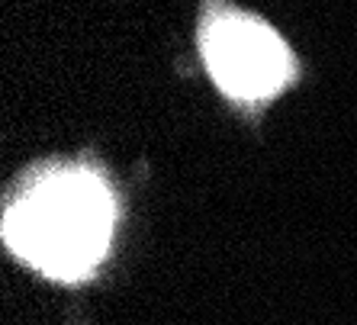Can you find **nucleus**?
<instances>
[{"instance_id":"f257e3e1","label":"nucleus","mask_w":357,"mask_h":325,"mask_svg":"<svg viewBox=\"0 0 357 325\" xmlns=\"http://www.w3.org/2000/svg\"><path fill=\"white\" fill-rule=\"evenodd\" d=\"M116 200L100 171L87 165L45 167L17 193L3 216V239L26 264L77 280L107 255Z\"/></svg>"},{"instance_id":"f03ea898","label":"nucleus","mask_w":357,"mask_h":325,"mask_svg":"<svg viewBox=\"0 0 357 325\" xmlns=\"http://www.w3.org/2000/svg\"><path fill=\"white\" fill-rule=\"evenodd\" d=\"M193 45L206 77L232 107L261 109L303 81V59L287 36L235 0H199Z\"/></svg>"}]
</instances>
